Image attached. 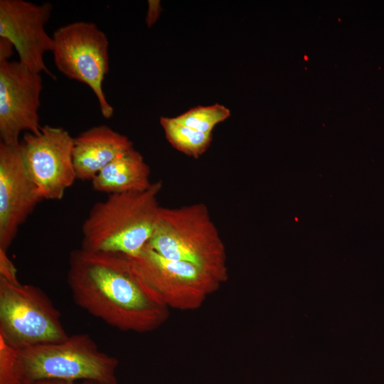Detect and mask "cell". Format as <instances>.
Returning a JSON list of instances; mask_svg holds the SVG:
<instances>
[{
  "instance_id": "1",
  "label": "cell",
  "mask_w": 384,
  "mask_h": 384,
  "mask_svg": "<svg viewBox=\"0 0 384 384\" xmlns=\"http://www.w3.org/2000/svg\"><path fill=\"white\" fill-rule=\"evenodd\" d=\"M67 283L79 307L120 331L151 332L169 319V309L136 274L126 255L74 250Z\"/></svg>"
},
{
  "instance_id": "2",
  "label": "cell",
  "mask_w": 384,
  "mask_h": 384,
  "mask_svg": "<svg viewBox=\"0 0 384 384\" xmlns=\"http://www.w3.org/2000/svg\"><path fill=\"white\" fill-rule=\"evenodd\" d=\"M162 186L159 181L146 191L111 194L95 203L82 225L81 248L137 255L154 231Z\"/></svg>"
},
{
  "instance_id": "3",
  "label": "cell",
  "mask_w": 384,
  "mask_h": 384,
  "mask_svg": "<svg viewBox=\"0 0 384 384\" xmlns=\"http://www.w3.org/2000/svg\"><path fill=\"white\" fill-rule=\"evenodd\" d=\"M146 246L166 258L199 267L223 283L228 279L225 247L203 203L160 207Z\"/></svg>"
},
{
  "instance_id": "4",
  "label": "cell",
  "mask_w": 384,
  "mask_h": 384,
  "mask_svg": "<svg viewBox=\"0 0 384 384\" xmlns=\"http://www.w3.org/2000/svg\"><path fill=\"white\" fill-rule=\"evenodd\" d=\"M16 351L19 384L43 380L118 384L117 358L100 351L87 334Z\"/></svg>"
},
{
  "instance_id": "5",
  "label": "cell",
  "mask_w": 384,
  "mask_h": 384,
  "mask_svg": "<svg viewBox=\"0 0 384 384\" xmlns=\"http://www.w3.org/2000/svg\"><path fill=\"white\" fill-rule=\"evenodd\" d=\"M68 336L60 311L42 289L0 278V338L8 345L21 350Z\"/></svg>"
},
{
  "instance_id": "6",
  "label": "cell",
  "mask_w": 384,
  "mask_h": 384,
  "mask_svg": "<svg viewBox=\"0 0 384 384\" xmlns=\"http://www.w3.org/2000/svg\"><path fill=\"white\" fill-rule=\"evenodd\" d=\"M51 53L57 69L68 78L88 86L96 96L104 118L114 113L103 91L109 72V41L91 21H78L58 28L52 35Z\"/></svg>"
},
{
  "instance_id": "7",
  "label": "cell",
  "mask_w": 384,
  "mask_h": 384,
  "mask_svg": "<svg viewBox=\"0 0 384 384\" xmlns=\"http://www.w3.org/2000/svg\"><path fill=\"white\" fill-rule=\"evenodd\" d=\"M136 274L169 309L194 310L223 282L191 263L166 258L145 246L128 257Z\"/></svg>"
},
{
  "instance_id": "8",
  "label": "cell",
  "mask_w": 384,
  "mask_h": 384,
  "mask_svg": "<svg viewBox=\"0 0 384 384\" xmlns=\"http://www.w3.org/2000/svg\"><path fill=\"white\" fill-rule=\"evenodd\" d=\"M73 142L68 130L50 125L23 136L20 147L23 164L43 200H60L77 179Z\"/></svg>"
},
{
  "instance_id": "9",
  "label": "cell",
  "mask_w": 384,
  "mask_h": 384,
  "mask_svg": "<svg viewBox=\"0 0 384 384\" xmlns=\"http://www.w3.org/2000/svg\"><path fill=\"white\" fill-rule=\"evenodd\" d=\"M43 89L41 73L18 60L0 62V142L20 144L21 133H38Z\"/></svg>"
},
{
  "instance_id": "10",
  "label": "cell",
  "mask_w": 384,
  "mask_h": 384,
  "mask_svg": "<svg viewBox=\"0 0 384 384\" xmlns=\"http://www.w3.org/2000/svg\"><path fill=\"white\" fill-rule=\"evenodd\" d=\"M53 9L49 2L0 0V38L13 44L18 61L27 68L55 79L44 61V55L52 51L53 44L45 28Z\"/></svg>"
},
{
  "instance_id": "11",
  "label": "cell",
  "mask_w": 384,
  "mask_h": 384,
  "mask_svg": "<svg viewBox=\"0 0 384 384\" xmlns=\"http://www.w3.org/2000/svg\"><path fill=\"white\" fill-rule=\"evenodd\" d=\"M42 200L26 171L20 144L0 142V249L7 252L20 226Z\"/></svg>"
},
{
  "instance_id": "12",
  "label": "cell",
  "mask_w": 384,
  "mask_h": 384,
  "mask_svg": "<svg viewBox=\"0 0 384 384\" xmlns=\"http://www.w3.org/2000/svg\"><path fill=\"white\" fill-rule=\"evenodd\" d=\"M133 148L132 142L110 127L94 126L74 137L73 165L76 178L92 181L107 165Z\"/></svg>"
},
{
  "instance_id": "13",
  "label": "cell",
  "mask_w": 384,
  "mask_h": 384,
  "mask_svg": "<svg viewBox=\"0 0 384 384\" xmlns=\"http://www.w3.org/2000/svg\"><path fill=\"white\" fill-rule=\"evenodd\" d=\"M149 176V166L133 147L115 158L91 181L95 191L111 195L146 191L152 184Z\"/></svg>"
},
{
  "instance_id": "14",
  "label": "cell",
  "mask_w": 384,
  "mask_h": 384,
  "mask_svg": "<svg viewBox=\"0 0 384 384\" xmlns=\"http://www.w3.org/2000/svg\"><path fill=\"white\" fill-rule=\"evenodd\" d=\"M160 124L168 142L185 155L197 159L210 146L212 134L189 127L174 117H161Z\"/></svg>"
},
{
  "instance_id": "15",
  "label": "cell",
  "mask_w": 384,
  "mask_h": 384,
  "mask_svg": "<svg viewBox=\"0 0 384 384\" xmlns=\"http://www.w3.org/2000/svg\"><path fill=\"white\" fill-rule=\"evenodd\" d=\"M230 116V110L220 104L197 106L174 117L176 121L198 131L212 134L215 127Z\"/></svg>"
},
{
  "instance_id": "16",
  "label": "cell",
  "mask_w": 384,
  "mask_h": 384,
  "mask_svg": "<svg viewBox=\"0 0 384 384\" xmlns=\"http://www.w3.org/2000/svg\"><path fill=\"white\" fill-rule=\"evenodd\" d=\"M17 351L0 338V384H19Z\"/></svg>"
},
{
  "instance_id": "17",
  "label": "cell",
  "mask_w": 384,
  "mask_h": 384,
  "mask_svg": "<svg viewBox=\"0 0 384 384\" xmlns=\"http://www.w3.org/2000/svg\"><path fill=\"white\" fill-rule=\"evenodd\" d=\"M6 252L0 249V278L12 284H19L16 268Z\"/></svg>"
},
{
  "instance_id": "18",
  "label": "cell",
  "mask_w": 384,
  "mask_h": 384,
  "mask_svg": "<svg viewBox=\"0 0 384 384\" xmlns=\"http://www.w3.org/2000/svg\"><path fill=\"white\" fill-rule=\"evenodd\" d=\"M148 2L149 8L146 17V23L149 27H151L157 21L161 8L159 1L149 0Z\"/></svg>"
},
{
  "instance_id": "19",
  "label": "cell",
  "mask_w": 384,
  "mask_h": 384,
  "mask_svg": "<svg viewBox=\"0 0 384 384\" xmlns=\"http://www.w3.org/2000/svg\"><path fill=\"white\" fill-rule=\"evenodd\" d=\"M15 48L10 41L0 38V62L9 60Z\"/></svg>"
},
{
  "instance_id": "20",
  "label": "cell",
  "mask_w": 384,
  "mask_h": 384,
  "mask_svg": "<svg viewBox=\"0 0 384 384\" xmlns=\"http://www.w3.org/2000/svg\"><path fill=\"white\" fill-rule=\"evenodd\" d=\"M31 384H96L89 381H66L60 380H43Z\"/></svg>"
}]
</instances>
